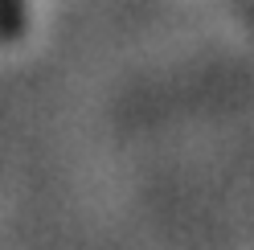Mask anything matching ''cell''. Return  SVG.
<instances>
[{"label": "cell", "instance_id": "cell-1", "mask_svg": "<svg viewBox=\"0 0 254 250\" xmlns=\"http://www.w3.org/2000/svg\"><path fill=\"white\" fill-rule=\"evenodd\" d=\"M25 29V0H0V33L17 37Z\"/></svg>", "mask_w": 254, "mask_h": 250}]
</instances>
